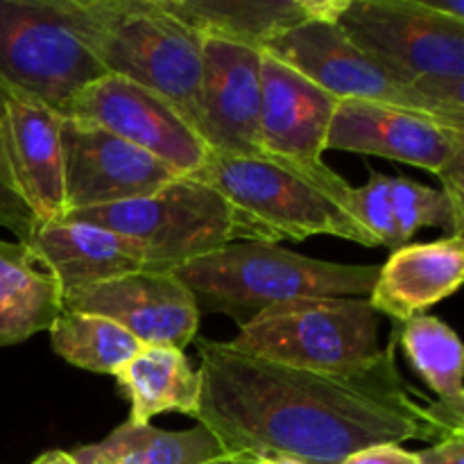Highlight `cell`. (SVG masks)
Instances as JSON below:
<instances>
[{"label":"cell","instance_id":"obj_1","mask_svg":"<svg viewBox=\"0 0 464 464\" xmlns=\"http://www.w3.org/2000/svg\"><path fill=\"white\" fill-rule=\"evenodd\" d=\"M202 397L198 424L227 453L288 456L304 464H343L379 444L447 440L464 433V403L420 401L394 362L397 334L361 374H322L243 356L195 338Z\"/></svg>","mask_w":464,"mask_h":464},{"label":"cell","instance_id":"obj_2","mask_svg":"<svg viewBox=\"0 0 464 464\" xmlns=\"http://www.w3.org/2000/svg\"><path fill=\"white\" fill-rule=\"evenodd\" d=\"M71 30L107 75L161 95L198 131L204 39L159 0H66Z\"/></svg>","mask_w":464,"mask_h":464},{"label":"cell","instance_id":"obj_3","mask_svg":"<svg viewBox=\"0 0 464 464\" xmlns=\"http://www.w3.org/2000/svg\"><path fill=\"white\" fill-rule=\"evenodd\" d=\"M193 295L199 315H227L247 326L297 299L370 297L379 266L317 261L263 240L231 243L170 270Z\"/></svg>","mask_w":464,"mask_h":464},{"label":"cell","instance_id":"obj_4","mask_svg":"<svg viewBox=\"0 0 464 464\" xmlns=\"http://www.w3.org/2000/svg\"><path fill=\"white\" fill-rule=\"evenodd\" d=\"M231 204L247 211L279 240L335 236L365 247H379L353 211V188L329 166L306 170L270 157L208 154L195 175Z\"/></svg>","mask_w":464,"mask_h":464},{"label":"cell","instance_id":"obj_5","mask_svg":"<svg viewBox=\"0 0 464 464\" xmlns=\"http://www.w3.org/2000/svg\"><path fill=\"white\" fill-rule=\"evenodd\" d=\"M335 25L394 82L464 116V23L429 0H343Z\"/></svg>","mask_w":464,"mask_h":464},{"label":"cell","instance_id":"obj_6","mask_svg":"<svg viewBox=\"0 0 464 464\" xmlns=\"http://www.w3.org/2000/svg\"><path fill=\"white\" fill-rule=\"evenodd\" d=\"M63 220L127 236L168 272L231 243H279L275 231L195 177H177L157 193L131 202L71 211Z\"/></svg>","mask_w":464,"mask_h":464},{"label":"cell","instance_id":"obj_7","mask_svg":"<svg viewBox=\"0 0 464 464\" xmlns=\"http://www.w3.org/2000/svg\"><path fill=\"white\" fill-rule=\"evenodd\" d=\"M381 315L367 299H297L266 311L225 343L231 352L322 374H361L376 365Z\"/></svg>","mask_w":464,"mask_h":464},{"label":"cell","instance_id":"obj_8","mask_svg":"<svg viewBox=\"0 0 464 464\" xmlns=\"http://www.w3.org/2000/svg\"><path fill=\"white\" fill-rule=\"evenodd\" d=\"M102 71L71 30L66 0H0V84L63 118Z\"/></svg>","mask_w":464,"mask_h":464},{"label":"cell","instance_id":"obj_9","mask_svg":"<svg viewBox=\"0 0 464 464\" xmlns=\"http://www.w3.org/2000/svg\"><path fill=\"white\" fill-rule=\"evenodd\" d=\"M261 53L295 68L338 100L388 104L435 118L464 131V116L394 82L370 54L352 44L329 18H313L272 39Z\"/></svg>","mask_w":464,"mask_h":464},{"label":"cell","instance_id":"obj_10","mask_svg":"<svg viewBox=\"0 0 464 464\" xmlns=\"http://www.w3.org/2000/svg\"><path fill=\"white\" fill-rule=\"evenodd\" d=\"M63 118L100 127L184 177L195 175L211 154L198 131L161 95L118 75H104L84 86L68 102Z\"/></svg>","mask_w":464,"mask_h":464},{"label":"cell","instance_id":"obj_11","mask_svg":"<svg viewBox=\"0 0 464 464\" xmlns=\"http://www.w3.org/2000/svg\"><path fill=\"white\" fill-rule=\"evenodd\" d=\"M66 213L148 198L179 175L145 150L63 118L59 130Z\"/></svg>","mask_w":464,"mask_h":464},{"label":"cell","instance_id":"obj_12","mask_svg":"<svg viewBox=\"0 0 464 464\" xmlns=\"http://www.w3.org/2000/svg\"><path fill=\"white\" fill-rule=\"evenodd\" d=\"M63 311L107 317L148 347L184 352L195 343L199 311L190 290L172 272H134L62 299Z\"/></svg>","mask_w":464,"mask_h":464},{"label":"cell","instance_id":"obj_13","mask_svg":"<svg viewBox=\"0 0 464 464\" xmlns=\"http://www.w3.org/2000/svg\"><path fill=\"white\" fill-rule=\"evenodd\" d=\"M198 134L218 157H266L261 145V50L204 39Z\"/></svg>","mask_w":464,"mask_h":464},{"label":"cell","instance_id":"obj_14","mask_svg":"<svg viewBox=\"0 0 464 464\" xmlns=\"http://www.w3.org/2000/svg\"><path fill=\"white\" fill-rule=\"evenodd\" d=\"M62 116L5 89L0 95V181L30 208L36 225L66 216Z\"/></svg>","mask_w":464,"mask_h":464},{"label":"cell","instance_id":"obj_15","mask_svg":"<svg viewBox=\"0 0 464 464\" xmlns=\"http://www.w3.org/2000/svg\"><path fill=\"white\" fill-rule=\"evenodd\" d=\"M326 150L374 154L442 175L464 159V131L408 109L340 100Z\"/></svg>","mask_w":464,"mask_h":464},{"label":"cell","instance_id":"obj_16","mask_svg":"<svg viewBox=\"0 0 464 464\" xmlns=\"http://www.w3.org/2000/svg\"><path fill=\"white\" fill-rule=\"evenodd\" d=\"M338 102L302 72L261 53V145L266 157L306 170L326 168L322 154Z\"/></svg>","mask_w":464,"mask_h":464},{"label":"cell","instance_id":"obj_17","mask_svg":"<svg viewBox=\"0 0 464 464\" xmlns=\"http://www.w3.org/2000/svg\"><path fill=\"white\" fill-rule=\"evenodd\" d=\"M25 245L32 258L54 276L62 297L134 272H168L136 240L82 222H45Z\"/></svg>","mask_w":464,"mask_h":464},{"label":"cell","instance_id":"obj_18","mask_svg":"<svg viewBox=\"0 0 464 464\" xmlns=\"http://www.w3.org/2000/svg\"><path fill=\"white\" fill-rule=\"evenodd\" d=\"M464 279L462 236H444L433 243H408L392 249L367 302L379 315L397 322L426 315L430 306L458 293Z\"/></svg>","mask_w":464,"mask_h":464},{"label":"cell","instance_id":"obj_19","mask_svg":"<svg viewBox=\"0 0 464 464\" xmlns=\"http://www.w3.org/2000/svg\"><path fill=\"white\" fill-rule=\"evenodd\" d=\"M159 5L202 39L263 50L313 18L334 21L343 0H159Z\"/></svg>","mask_w":464,"mask_h":464},{"label":"cell","instance_id":"obj_20","mask_svg":"<svg viewBox=\"0 0 464 464\" xmlns=\"http://www.w3.org/2000/svg\"><path fill=\"white\" fill-rule=\"evenodd\" d=\"M116 383L130 401V424H150L161 412L195 417L202 397V376L184 352L172 347H143L116 374Z\"/></svg>","mask_w":464,"mask_h":464},{"label":"cell","instance_id":"obj_21","mask_svg":"<svg viewBox=\"0 0 464 464\" xmlns=\"http://www.w3.org/2000/svg\"><path fill=\"white\" fill-rule=\"evenodd\" d=\"M62 290L25 243L0 238V347L30 340L62 315Z\"/></svg>","mask_w":464,"mask_h":464},{"label":"cell","instance_id":"obj_22","mask_svg":"<svg viewBox=\"0 0 464 464\" xmlns=\"http://www.w3.org/2000/svg\"><path fill=\"white\" fill-rule=\"evenodd\" d=\"M71 453L77 464H202L227 451L202 424L190 430H163L125 421L102 442Z\"/></svg>","mask_w":464,"mask_h":464},{"label":"cell","instance_id":"obj_23","mask_svg":"<svg viewBox=\"0 0 464 464\" xmlns=\"http://www.w3.org/2000/svg\"><path fill=\"white\" fill-rule=\"evenodd\" d=\"M50 344L68 365L116 376L143 344L116 322L89 313L62 311L50 326Z\"/></svg>","mask_w":464,"mask_h":464},{"label":"cell","instance_id":"obj_24","mask_svg":"<svg viewBox=\"0 0 464 464\" xmlns=\"http://www.w3.org/2000/svg\"><path fill=\"white\" fill-rule=\"evenodd\" d=\"M408 362L438 394V401L464 403L462 343L456 331L435 315H417L397 331Z\"/></svg>","mask_w":464,"mask_h":464},{"label":"cell","instance_id":"obj_25","mask_svg":"<svg viewBox=\"0 0 464 464\" xmlns=\"http://www.w3.org/2000/svg\"><path fill=\"white\" fill-rule=\"evenodd\" d=\"M390 204L403 245L424 227H440L449 236H462V222L442 190L417 184L408 177H390Z\"/></svg>","mask_w":464,"mask_h":464},{"label":"cell","instance_id":"obj_26","mask_svg":"<svg viewBox=\"0 0 464 464\" xmlns=\"http://www.w3.org/2000/svg\"><path fill=\"white\" fill-rule=\"evenodd\" d=\"M353 211L361 225L374 236L379 245L390 249L403 247L399 238L397 222L390 204V177L381 172H372L370 181L361 188H353Z\"/></svg>","mask_w":464,"mask_h":464},{"label":"cell","instance_id":"obj_27","mask_svg":"<svg viewBox=\"0 0 464 464\" xmlns=\"http://www.w3.org/2000/svg\"><path fill=\"white\" fill-rule=\"evenodd\" d=\"M5 93V86L0 84V95ZM0 227L9 229L21 243H27L32 231L36 229V220L30 213V208L0 181Z\"/></svg>","mask_w":464,"mask_h":464},{"label":"cell","instance_id":"obj_28","mask_svg":"<svg viewBox=\"0 0 464 464\" xmlns=\"http://www.w3.org/2000/svg\"><path fill=\"white\" fill-rule=\"evenodd\" d=\"M343 464H420L412 451L397 447V444H379L367 447L349 456Z\"/></svg>","mask_w":464,"mask_h":464},{"label":"cell","instance_id":"obj_29","mask_svg":"<svg viewBox=\"0 0 464 464\" xmlns=\"http://www.w3.org/2000/svg\"><path fill=\"white\" fill-rule=\"evenodd\" d=\"M420 464H464V433L440 440L426 451H417Z\"/></svg>","mask_w":464,"mask_h":464},{"label":"cell","instance_id":"obj_30","mask_svg":"<svg viewBox=\"0 0 464 464\" xmlns=\"http://www.w3.org/2000/svg\"><path fill=\"white\" fill-rule=\"evenodd\" d=\"M438 177L442 179V193L447 195L453 213H456L458 220L464 222V159L451 163V166Z\"/></svg>","mask_w":464,"mask_h":464},{"label":"cell","instance_id":"obj_31","mask_svg":"<svg viewBox=\"0 0 464 464\" xmlns=\"http://www.w3.org/2000/svg\"><path fill=\"white\" fill-rule=\"evenodd\" d=\"M34 464H77V460L71 451H45L36 458Z\"/></svg>","mask_w":464,"mask_h":464},{"label":"cell","instance_id":"obj_32","mask_svg":"<svg viewBox=\"0 0 464 464\" xmlns=\"http://www.w3.org/2000/svg\"><path fill=\"white\" fill-rule=\"evenodd\" d=\"M202 464H256V458L249 456V453H225V456L216 458V460Z\"/></svg>","mask_w":464,"mask_h":464},{"label":"cell","instance_id":"obj_33","mask_svg":"<svg viewBox=\"0 0 464 464\" xmlns=\"http://www.w3.org/2000/svg\"><path fill=\"white\" fill-rule=\"evenodd\" d=\"M256 464H304L288 456H258Z\"/></svg>","mask_w":464,"mask_h":464}]
</instances>
